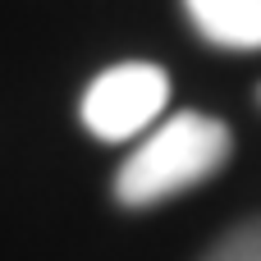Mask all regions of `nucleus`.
I'll list each match as a JSON object with an SVG mask.
<instances>
[{"label": "nucleus", "mask_w": 261, "mask_h": 261, "mask_svg": "<svg viewBox=\"0 0 261 261\" xmlns=\"http://www.w3.org/2000/svg\"><path fill=\"white\" fill-rule=\"evenodd\" d=\"M225 161H229V128L216 115L184 110L170 115L161 128H151L138 151H128V161L115 174V193L124 206H156L165 197L197 188Z\"/></svg>", "instance_id": "f257e3e1"}, {"label": "nucleus", "mask_w": 261, "mask_h": 261, "mask_svg": "<svg viewBox=\"0 0 261 261\" xmlns=\"http://www.w3.org/2000/svg\"><path fill=\"white\" fill-rule=\"evenodd\" d=\"M170 101V78L156 64H115L83 92V124L101 142L138 138Z\"/></svg>", "instance_id": "f03ea898"}, {"label": "nucleus", "mask_w": 261, "mask_h": 261, "mask_svg": "<svg viewBox=\"0 0 261 261\" xmlns=\"http://www.w3.org/2000/svg\"><path fill=\"white\" fill-rule=\"evenodd\" d=\"M184 5L211 46L261 50V0H184Z\"/></svg>", "instance_id": "7ed1b4c3"}, {"label": "nucleus", "mask_w": 261, "mask_h": 261, "mask_svg": "<svg viewBox=\"0 0 261 261\" xmlns=\"http://www.w3.org/2000/svg\"><path fill=\"white\" fill-rule=\"evenodd\" d=\"M206 261H261V220H248L234 234H225L206 252Z\"/></svg>", "instance_id": "20e7f679"}]
</instances>
